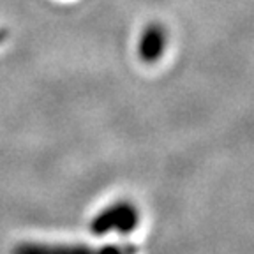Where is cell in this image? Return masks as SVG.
<instances>
[{
    "instance_id": "1",
    "label": "cell",
    "mask_w": 254,
    "mask_h": 254,
    "mask_svg": "<svg viewBox=\"0 0 254 254\" xmlns=\"http://www.w3.org/2000/svg\"><path fill=\"white\" fill-rule=\"evenodd\" d=\"M139 221L138 208L129 201H117L101 210L90 222V231L94 235H106L110 231H119L127 235L136 230Z\"/></svg>"
},
{
    "instance_id": "2",
    "label": "cell",
    "mask_w": 254,
    "mask_h": 254,
    "mask_svg": "<svg viewBox=\"0 0 254 254\" xmlns=\"http://www.w3.org/2000/svg\"><path fill=\"white\" fill-rule=\"evenodd\" d=\"M129 246H79V244H20L12 249V254H134Z\"/></svg>"
},
{
    "instance_id": "3",
    "label": "cell",
    "mask_w": 254,
    "mask_h": 254,
    "mask_svg": "<svg viewBox=\"0 0 254 254\" xmlns=\"http://www.w3.org/2000/svg\"><path fill=\"white\" fill-rule=\"evenodd\" d=\"M168 44V34L163 23L152 21L143 28L138 39V57L145 64H155L163 57Z\"/></svg>"
},
{
    "instance_id": "4",
    "label": "cell",
    "mask_w": 254,
    "mask_h": 254,
    "mask_svg": "<svg viewBox=\"0 0 254 254\" xmlns=\"http://www.w3.org/2000/svg\"><path fill=\"white\" fill-rule=\"evenodd\" d=\"M5 37H7V30H4V28H0V44L4 43Z\"/></svg>"
}]
</instances>
